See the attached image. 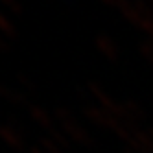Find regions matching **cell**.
Segmentation results:
<instances>
[{"instance_id":"1","label":"cell","mask_w":153,"mask_h":153,"mask_svg":"<svg viewBox=\"0 0 153 153\" xmlns=\"http://www.w3.org/2000/svg\"><path fill=\"white\" fill-rule=\"evenodd\" d=\"M0 138L9 148H15V149H22V146H24V135L19 129L9 127V126H0Z\"/></svg>"},{"instance_id":"2","label":"cell","mask_w":153,"mask_h":153,"mask_svg":"<svg viewBox=\"0 0 153 153\" xmlns=\"http://www.w3.org/2000/svg\"><path fill=\"white\" fill-rule=\"evenodd\" d=\"M0 33L4 37H17V31L13 28L11 19H9L7 13H4V11H0Z\"/></svg>"},{"instance_id":"4","label":"cell","mask_w":153,"mask_h":153,"mask_svg":"<svg viewBox=\"0 0 153 153\" xmlns=\"http://www.w3.org/2000/svg\"><path fill=\"white\" fill-rule=\"evenodd\" d=\"M4 50H7V37L0 33V52H4Z\"/></svg>"},{"instance_id":"3","label":"cell","mask_w":153,"mask_h":153,"mask_svg":"<svg viewBox=\"0 0 153 153\" xmlns=\"http://www.w3.org/2000/svg\"><path fill=\"white\" fill-rule=\"evenodd\" d=\"M0 2H2V6H4L6 11L13 13V15H19L20 11H22V6H20L19 0H0Z\"/></svg>"}]
</instances>
